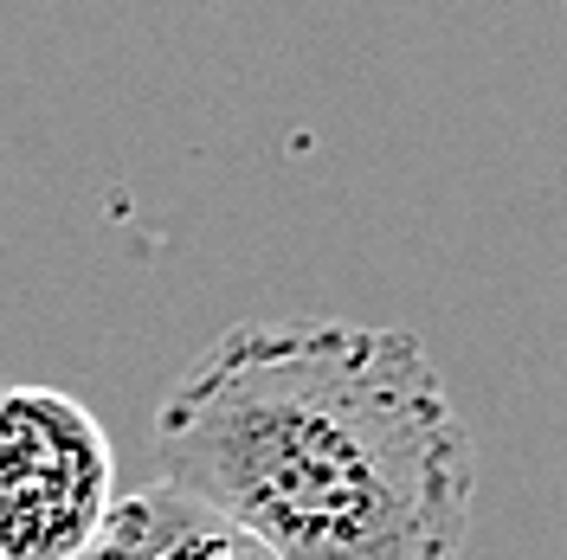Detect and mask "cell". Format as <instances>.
Wrapping results in <instances>:
<instances>
[{"label":"cell","mask_w":567,"mask_h":560,"mask_svg":"<svg viewBox=\"0 0 567 560\" xmlns=\"http://www.w3.org/2000/svg\"><path fill=\"white\" fill-rule=\"evenodd\" d=\"M162 484L278 560H458L477 452L413 329L233 322L155 413Z\"/></svg>","instance_id":"obj_1"},{"label":"cell","mask_w":567,"mask_h":560,"mask_svg":"<svg viewBox=\"0 0 567 560\" xmlns=\"http://www.w3.org/2000/svg\"><path fill=\"white\" fill-rule=\"evenodd\" d=\"M116 502V452L84 400L0 386V560H84Z\"/></svg>","instance_id":"obj_2"},{"label":"cell","mask_w":567,"mask_h":560,"mask_svg":"<svg viewBox=\"0 0 567 560\" xmlns=\"http://www.w3.org/2000/svg\"><path fill=\"white\" fill-rule=\"evenodd\" d=\"M84 560H278L265 541H251L239 522H226L200 496L175 484H142L110 502L97 541Z\"/></svg>","instance_id":"obj_3"}]
</instances>
